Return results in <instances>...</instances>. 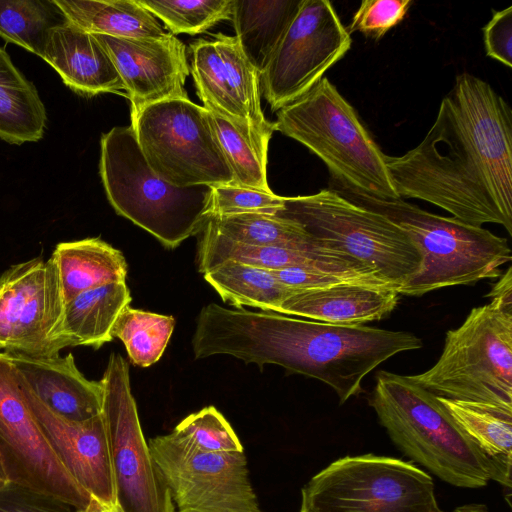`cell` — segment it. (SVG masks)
I'll use <instances>...</instances> for the list:
<instances>
[{"instance_id":"2e32d148","label":"cell","mask_w":512,"mask_h":512,"mask_svg":"<svg viewBox=\"0 0 512 512\" xmlns=\"http://www.w3.org/2000/svg\"><path fill=\"white\" fill-rule=\"evenodd\" d=\"M190 72L203 107L238 127L272 135L274 122L262 111L260 74L235 36L222 33L190 45Z\"/></svg>"},{"instance_id":"6da1fadb","label":"cell","mask_w":512,"mask_h":512,"mask_svg":"<svg viewBox=\"0 0 512 512\" xmlns=\"http://www.w3.org/2000/svg\"><path fill=\"white\" fill-rule=\"evenodd\" d=\"M385 164L401 199L512 235V111L481 78L459 74L422 141L401 156L385 154Z\"/></svg>"},{"instance_id":"9c48e42d","label":"cell","mask_w":512,"mask_h":512,"mask_svg":"<svg viewBox=\"0 0 512 512\" xmlns=\"http://www.w3.org/2000/svg\"><path fill=\"white\" fill-rule=\"evenodd\" d=\"M300 512H443L429 474L398 458H339L301 490Z\"/></svg>"},{"instance_id":"f35d334b","label":"cell","mask_w":512,"mask_h":512,"mask_svg":"<svg viewBox=\"0 0 512 512\" xmlns=\"http://www.w3.org/2000/svg\"><path fill=\"white\" fill-rule=\"evenodd\" d=\"M483 40L488 57L512 66V6L493 10L491 20L483 28Z\"/></svg>"},{"instance_id":"ee69618b","label":"cell","mask_w":512,"mask_h":512,"mask_svg":"<svg viewBox=\"0 0 512 512\" xmlns=\"http://www.w3.org/2000/svg\"><path fill=\"white\" fill-rule=\"evenodd\" d=\"M3 485V484H0V486Z\"/></svg>"},{"instance_id":"9a60e30c","label":"cell","mask_w":512,"mask_h":512,"mask_svg":"<svg viewBox=\"0 0 512 512\" xmlns=\"http://www.w3.org/2000/svg\"><path fill=\"white\" fill-rule=\"evenodd\" d=\"M0 455L9 482L84 509L91 496L69 475L46 440L14 367L0 352Z\"/></svg>"},{"instance_id":"e575fe53","label":"cell","mask_w":512,"mask_h":512,"mask_svg":"<svg viewBox=\"0 0 512 512\" xmlns=\"http://www.w3.org/2000/svg\"><path fill=\"white\" fill-rule=\"evenodd\" d=\"M284 204V197L259 189L224 184L212 187L211 217L239 214H276Z\"/></svg>"},{"instance_id":"30bf717a","label":"cell","mask_w":512,"mask_h":512,"mask_svg":"<svg viewBox=\"0 0 512 512\" xmlns=\"http://www.w3.org/2000/svg\"><path fill=\"white\" fill-rule=\"evenodd\" d=\"M131 128L147 164L164 181L176 187L234 183L208 111L189 97L143 108Z\"/></svg>"},{"instance_id":"d4e9b609","label":"cell","mask_w":512,"mask_h":512,"mask_svg":"<svg viewBox=\"0 0 512 512\" xmlns=\"http://www.w3.org/2000/svg\"><path fill=\"white\" fill-rule=\"evenodd\" d=\"M47 121L35 85L0 47V139L16 145L37 142L44 136Z\"/></svg>"},{"instance_id":"e0dca14e","label":"cell","mask_w":512,"mask_h":512,"mask_svg":"<svg viewBox=\"0 0 512 512\" xmlns=\"http://www.w3.org/2000/svg\"><path fill=\"white\" fill-rule=\"evenodd\" d=\"M94 36L109 54L124 84L131 120L149 105L188 97L185 81L190 67L186 47L173 34L158 38Z\"/></svg>"},{"instance_id":"d6986e66","label":"cell","mask_w":512,"mask_h":512,"mask_svg":"<svg viewBox=\"0 0 512 512\" xmlns=\"http://www.w3.org/2000/svg\"><path fill=\"white\" fill-rule=\"evenodd\" d=\"M7 355L19 381L54 413L73 421L101 414L102 381L87 379L72 353L50 358Z\"/></svg>"},{"instance_id":"7bdbcfd3","label":"cell","mask_w":512,"mask_h":512,"mask_svg":"<svg viewBox=\"0 0 512 512\" xmlns=\"http://www.w3.org/2000/svg\"><path fill=\"white\" fill-rule=\"evenodd\" d=\"M8 482L7 475L3 466L2 458L0 455V484Z\"/></svg>"},{"instance_id":"44dd1931","label":"cell","mask_w":512,"mask_h":512,"mask_svg":"<svg viewBox=\"0 0 512 512\" xmlns=\"http://www.w3.org/2000/svg\"><path fill=\"white\" fill-rule=\"evenodd\" d=\"M398 295L394 289L364 284L299 290L281 302L278 313L337 325H363L389 315Z\"/></svg>"},{"instance_id":"1f68e13d","label":"cell","mask_w":512,"mask_h":512,"mask_svg":"<svg viewBox=\"0 0 512 512\" xmlns=\"http://www.w3.org/2000/svg\"><path fill=\"white\" fill-rule=\"evenodd\" d=\"M174 326L172 316L127 306L118 316L112 336L122 341L132 364L149 367L162 357Z\"/></svg>"},{"instance_id":"f1b7e54d","label":"cell","mask_w":512,"mask_h":512,"mask_svg":"<svg viewBox=\"0 0 512 512\" xmlns=\"http://www.w3.org/2000/svg\"><path fill=\"white\" fill-rule=\"evenodd\" d=\"M208 115L234 184L271 192L267 181V154L272 135L235 126L212 111H208Z\"/></svg>"},{"instance_id":"74e56055","label":"cell","mask_w":512,"mask_h":512,"mask_svg":"<svg viewBox=\"0 0 512 512\" xmlns=\"http://www.w3.org/2000/svg\"><path fill=\"white\" fill-rule=\"evenodd\" d=\"M69 503L53 496L6 482L0 486V512H77Z\"/></svg>"},{"instance_id":"7402d4cb","label":"cell","mask_w":512,"mask_h":512,"mask_svg":"<svg viewBox=\"0 0 512 512\" xmlns=\"http://www.w3.org/2000/svg\"><path fill=\"white\" fill-rule=\"evenodd\" d=\"M65 302L108 283L126 282L123 253L99 237L58 243L51 255Z\"/></svg>"},{"instance_id":"277c9868","label":"cell","mask_w":512,"mask_h":512,"mask_svg":"<svg viewBox=\"0 0 512 512\" xmlns=\"http://www.w3.org/2000/svg\"><path fill=\"white\" fill-rule=\"evenodd\" d=\"M274 126L324 162L337 186L334 189L401 199L385 154L328 78L323 77L306 94L278 110Z\"/></svg>"},{"instance_id":"836d02e7","label":"cell","mask_w":512,"mask_h":512,"mask_svg":"<svg viewBox=\"0 0 512 512\" xmlns=\"http://www.w3.org/2000/svg\"><path fill=\"white\" fill-rule=\"evenodd\" d=\"M172 434L200 452L244 451L235 431L214 406L188 415L175 427Z\"/></svg>"},{"instance_id":"f546056e","label":"cell","mask_w":512,"mask_h":512,"mask_svg":"<svg viewBox=\"0 0 512 512\" xmlns=\"http://www.w3.org/2000/svg\"><path fill=\"white\" fill-rule=\"evenodd\" d=\"M206 226L238 243L285 248L318 245L296 222L267 214H239L211 217Z\"/></svg>"},{"instance_id":"ffe728a7","label":"cell","mask_w":512,"mask_h":512,"mask_svg":"<svg viewBox=\"0 0 512 512\" xmlns=\"http://www.w3.org/2000/svg\"><path fill=\"white\" fill-rule=\"evenodd\" d=\"M42 59L79 95L92 97L125 90L112 59L94 34L68 20L50 30Z\"/></svg>"},{"instance_id":"5b68a950","label":"cell","mask_w":512,"mask_h":512,"mask_svg":"<svg viewBox=\"0 0 512 512\" xmlns=\"http://www.w3.org/2000/svg\"><path fill=\"white\" fill-rule=\"evenodd\" d=\"M333 190L385 216L401 228L419 250L421 269L398 289V294L421 296L444 287L497 278L501 266L511 260L507 239L481 226L430 213L402 199L385 200Z\"/></svg>"},{"instance_id":"7c38bea8","label":"cell","mask_w":512,"mask_h":512,"mask_svg":"<svg viewBox=\"0 0 512 512\" xmlns=\"http://www.w3.org/2000/svg\"><path fill=\"white\" fill-rule=\"evenodd\" d=\"M65 300L50 257L14 264L0 273V349L50 358L72 346L64 325Z\"/></svg>"},{"instance_id":"52a82bcc","label":"cell","mask_w":512,"mask_h":512,"mask_svg":"<svg viewBox=\"0 0 512 512\" xmlns=\"http://www.w3.org/2000/svg\"><path fill=\"white\" fill-rule=\"evenodd\" d=\"M274 215L299 224L318 245L358 260L397 293L421 269L422 256L401 228L333 189L284 197Z\"/></svg>"},{"instance_id":"3957f363","label":"cell","mask_w":512,"mask_h":512,"mask_svg":"<svg viewBox=\"0 0 512 512\" xmlns=\"http://www.w3.org/2000/svg\"><path fill=\"white\" fill-rule=\"evenodd\" d=\"M369 399L396 447L442 481L481 488L490 480L507 489L511 478L456 423L439 396L410 376L378 371Z\"/></svg>"},{"instance_id":"cb8c5ba5","label":"cell","mask_w":512,"mask_h":512,"mask_svg":"<svg viewBox=\"0 0 512 512\" xmlns=\"http://www.w3.org/2000/svg\"><path fill=\"white\" fill-rule=\"evenodd\" d=\"M66 19L91 34L158 38L167 34L138 0H53Z\"/></svg>"},{"instance_id":"4dcf8cb0","label":"cell","mask_w":512,"mask_h":512,"mask_svg":"<svg viewBox=\"0 0 512 512\" xmlns=\"http://www.w3.org/2000/svg\"><path fill=\"white\" fill-rule=\"evenodd\" d=\"M65 21L53 0H0V37L41 58L50 30Z\"/></svg>"},{"instance_id":"603a6c76","label":"cell","mask_w":512,"mask_h":512,"mask_svg":"<svg viewBox=\"0 0 512 512\" xmlns=\"http://www.w3.org/2000/svg\"><path fill=\"white\" fill-rule=\"evenodd\" d=\"M301 0H233L235 37L261 75L296 15Z\"/></svg>"},{"instance_id":"8992f818","label":"cell","mask_w":512,"mask_h":512,"mask_svg":"<svg viewBox=\"0 0 512 512\" xmlns=\"http://www.w3.org/2000/svg\"><path fill=\"white\" fill-rule=\"evenodd\" d=\"M99 172L116 213L169 249L199 234L211 218L212 187H176L157 176L131 126L102 134Z\"/></svg>"},{"instance_id":"d6a6232c","label":"cell","mask_w":512,"mask_h":512,"mask_svg":"<svg viewBox=\"0 0 512 512\" xmlns=\"http://www.w3.org/2000/svg\"><path fill=\"white\" fill-rule=\"evenodd\" d=\"M171 34L197 35L231 20L233 0H138Z\"/></svg>"},{"instance_id":"8d00e7d4","label":"cell","mask_w":512,"mask_h":512,"mask_svg":"<svg viewBox=\"0 0 512 512\" xmlns=\"http://www.w3.org/2000/svg\"><path fill=\"white\" fill-rule=\"evenodd\" d=\"M271 272L281 283L296 290L327 288L340 284H364L397 291L394 285L377 277L305 268H285L271 270Z\"/></svg>"},{"instance_id":"b9f144b4","label":"cell","mask_w":512,"mask_h":512,"mask_svg":"<svg viewBox=\"0 0 512 512\" xmlns=\"http://www.w3.org/2000/svg\"><path fill=\"white\" fill-rule=\"evenodd\" d=\"M452 512H490L484 504L469 503L456 507Z\"/></svg>"},{"instance_id":"5bb4252c","label":"cell","mask_w":512,"mask_h":512,"mask_svg":"<svg viewBox=\"0 0 512 512\" xmlns=\"http://www.w3.org/2000/svg\"><path fill=\"white\" fill-rule=\"evenodd\" d=\"M178 512H263L243 452H200L172 433L149 440Z\"/></svg>"},{"instance_id":"4316f807","label":"cell","mask_w":512,"mask_h":512,"mask_svg":"<svg viewBox=\"0 0 512 512\" xmlns=\"http://www.w3.org/2000/svg\"><path fill=\"white\" fill-rule=\"evenodd\" d=\"M225 303L278 313L281 302L299 291L281 283L271 270L234 260L224 261L203 274Z\"/></svg>"},{"instance_id":"484cf974","label":"cell","mask_w":512,"mask_h":512,"mask_svg":"<svg viewBox=\"0 0 512 512\" xmlns=\"http://www.w3.org/2000/svg\"><path fill=\"white\" fill-rule=\"evenodd\" d=\"M131 300L126 282H113L86 290L65 302L64 325L72 347L99 349L112 341L113 326Z\"/></svg>"},{"instance_id":"8fae6325","label":"cell","mask_w":512,"mask_h":512,"mask_svg":"<svg viewBox=\"0 0 512 512\" xmlns=\"http://www.w3.org/2000/svg\"><path fill=\"white\" fill-rule=\"evenodd\" d=\"M105 424L116 504L123 512H175L140 425L129 366L111 353L103 377Z\"/></svg>"},{"instance_id":"4fadbf2b","label":"cell","mask_w":512,"mask_h":512,"mask_svg":"<svg viewBox=\"0 0 512 512\" xmlns=\"http://www.w3.org/2000/svg\"><path fill=\"white\" fill-rule=\"evenodd\" d=\"M351 45V36L330 1L301 0L260 75L271 110L277 112L306 94Z\"/></svg>"},{"instance_id":"ba28073f","label":"cell","mask_w":512,"mask_h":512,"mask_svg":"<svg viewBox=\"0 0 512 512\" xmlns=\"http://www.w3.org/2000/svg\"><path fill=\"white\" fill-rule=\"evenodd\" d=\"M411 379L439 397L512 411V310L490 302L446 333L438 361Z\"/></svg>"},{"instance_id":"ac0fdd59","label":"cell","mask_w":512,"mask_h":512,"mask_svg":"<svg viewBox=\"0 0 512 512\" xmlns=\"http://www.w3.org/2000/svg\"><path fill=\"white\" fill-rule=\"evenodd\" d=\"M20 384L46 440L69 475L91 497L108 505L116 504L102 414L85 421L66 419Z\"/></svg>"},{"instance_id":"83f0119b","label":"cell","mask_w":512,"mask_h":512,"mask_svg":"<svg viewBox=\"0 0 512 512\" xmlns=\"http://www.w3.org/2000/svg\"><path fill=\"white\" fill-rule=\"evenodd\" d=\"M439 400L479 449L511 478L512 411L485 403Z\"/></svg>"},{"instance_id":"7a4b0ae2","label":"cell","mask_w":512,"mask_h":512,"mask_svg":"<svg viewBox=\"0 0 512 512\" xmlns=\"http://www.w3.org/2000/svg\"><path fill=\"white\" fill-rule=\"evenodd\" d=\"M422 345L407 331L330 324L216 303L201 309L192 339L196 359L220 354L259 367L279 365L329 385L341 404L362 391L365 376L382 362Z\"/></svg>"},{"instance_id":"d590c367","label":"cell","mask_w":512,"mask_h":512,"mask_svg":"<svg viewBox=\"0 0 512 512\" xmlns=\"http://www.w3.org/2000/svg\"><path fill=\"white\" fill-rule=\"evenodd\" d=\"M412 4V0H363L346 29L377 41L404 20Z\"/></svg>"},{"instance_id":"60d3db41","label":"cell","mask_w":512,"mask_h":512,"mask_svg":"<svg viewBox=\"0 0 512 512\" xmlns=\"http://www.w3.org/2000/svg\"><path fill=\"white\" fill-rule=\"evenodd\" d=\"M77 512H123L117 504L108 505L98 501L95 498H91L89 504L82 510Z\"/></svg>"},{"instance_id":"ab89813d","label":"cell","mask_w":512,"mask_h":512,"mask_svg":"<svg viewBox=\"0 0 512 512\" xmlns=\"http://www.w3.org/2000/svg\"><path fill=\"white\" fill-rule=\"evenodd\" d=\"M491 302L497 303L504 308L512 310V274L511 267L495 283L491 293L487 295Z\"/></svg>"}]
</instances>
